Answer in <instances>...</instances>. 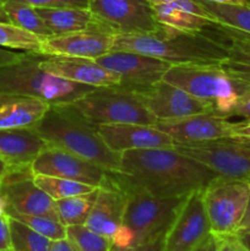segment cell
I'll return each instance as SVG.
<instances>
[{"instance_id":"cell-3","label":"cell","mask_w":250,"mask_h":251,"mask_svg":"<svg viewBox=\"0 0 250 251\" xmlns=\"http://www.w3.org/2000/svg\"><path fill=\"white\" fill-rule=\"evenodd\" d=\"M112 50L136 51L179 64L221 65L227 56L228 42L201 33H185L162 26L152 33H118Z\"/></svg>"},{"instance_id":"cell-30","label":"cell","mask_w":250,"mask_h":251,"mask_svg":"<svg viewBox=\"0 0 250 251\" xmlns=\"http://www.w3.org/2000/svg\"><path fill=\"white\" fill-rule=\"evenodd\" d=\"M10 232L12 251H49L50 249V239L38 234L12 217H10Z\"/></svg>"},{"instance_id":"cell-5","label":"cell","mask_w":250,"mask_h":251,"mask_svg":"<svg viewBox=\"0 0 250 251\" xmlns=\"http://www.w3.org/2000/svg\"><path fill=\"white\" fill-rule=\"evenodd\" d=\"M163 80L206 103L213 113L230 118L240 95L247 90L233 80L221 65L179 64L172 65Z\"/></svg>"},{"instance_id":"cell-23","label":"cell","mask_w":250,"mask_h":251,"mask_svg":"<svg viewBox=\"0 0 250 251\" xmlns=\"http://www.w3.org/2000/svg\"><path fill=\"white\" fill-rule=\"evenodd\" d=\"M46 100L20 97L0 103V130L32 129L48 112Z\"/></svg>"},{"instance_id":"cell-47","label":"cell","mask_w":250,"mask_h":251,"mask_svg":"<svg viewBox=\"0 0 250 251\" xmlns=\"http://www.w3.org/2000/svg\"><path fill=\"white\" fill-rule=\"evenodd\" d=\"M239 237L240 239L243 240V243H244V244L250 249V233H245V234L239 235Z\"/></svg>"},{"instance_id":"cell-34","label":"cell","mask_w":250,"mask_h":251,"mask_svg":"<svg viewBox=\"0 0 250 251\" xmlns=\"http://www.w3.org/2000/svg\"><path fill=\"white\" fill-rule=\"evenodd\" d=\"M29 5L32 7H88L90 0H4Z\"/></svg>"},{"instance_id":"cell-28","label":"cell","mask_w":250,"mask_h":251,"mask_svg":"<svg viewBox=\"0 0 250 251\" xmlns=\"http://www.w3.org/2000/svg\"><path fill=\"white\" fill-rule=\"evenodd\" d=\"M5 9L9 15L10 22L14 26L39 37L42 41L53 36L50 29L37 12L36 7L16 1H5Z\"/></svg>"},{"instance_id":"cell-15","label":"cell","mask_w":250,"mask_h":251,"mask_svg":"<svg viewBox=\"0 0 250 251\" xmlns=\"http://www.w3.org/2000/svg\"><path fill=\"white\" fill-rule=\"evenodd\" d=\"M95 60L119 76L120 86L132 90L147 87L163 80L164 74L172 66L168 61L126 50H110Z\"/></svg>"},{"instance_id":"cell-26","label":"cell","mask_w":250,"mask_h":251,"mask_svg":"<svg viewBox=\"0 0 250 251\" xmlns=\"http://www.w3.org/2000/svg\"><path fill=\"white\" fill-rule=\"evenodd\" d=\"M200 1L213 17L216 26H222L250 36V0L244 5Z\"/></svg>"},{"instance_id":"cell-2","label":"cell","mask_w":250,"mask_h":251,"mask_svg":"<svg viewBox=\"0 0 250 251\" xmlns=\"http://www.w3.org/2000/svg\"><path fill=\"white\" fill-rule=\"evenodd\" d=\"M43 58L33 51H6L0 58V103L12 98L33 97L50 105L65 104L96 88L46 73L41 66Z\"/></svg>"},{"instance_id":"cell-20","label":"cell","mask_w":250,"mask_h":251,"mask_svg":"<svg viewBox=\"0 0 250 251\" xmlns=\"http://www.w3.org/2000/svg\"><path fill=\"white\" fill-rule=\"evenodd\" d=\"M125 207L126 193L108 172L107 179L98 186L97 199L85 226L112 242L115 232L123 225Z\"/></svg>"},{"instance_id":"cell-10","label":"cell","mask_w":250,"mask_h":251,"mask_svg":"<svg viewBox=\"0 0 250 251\" xmlns=\"http://www.w3.org/2000/svg\"><path fill=\"white\" fill-rule=\"evenodd\" d=\"M0 194L7 203V212L46 216L58 220L55 201L37 186L31 166L10 167L0 181Z\"/></svg>"},{"instance_id":"cell-18","label":"cell","mask_w":250,"mask_h":251,"mask_svg":"<svg viewBox=\"0 0 250 251\" xmlns=\"http://www.w3.org/2000/svg\"><path fill=\"white\" fill-rule=\"evenodd\" d=\"M41 66L46 73L63 80L92 87H112L122 80L112 71L103 68L95 59L80 56L48 55L42 59Z\"/></svg>"},{"instance_id":"cell-9","label":"cell","mask_w":250,"mask_h":251,"mask_svg":"<svg viewBox=\"0 0 250 251\" xmlns=\"http://www.w3.org/2000/svg\"><path fill=\"white\" fill-rule=\"evenodd\" d=\"M180 153L196 159L218 176L250 178V145L230 137L196 144H175Z\"/></svg>"},{"instance_id":"cell-12","label":"cell","mask_w":250,"mask_h":251,"mask_svg":"<svg viewBox=\"0 0 250 251\" xmlns=\"http://www.w3.org/2000/svg\"><path fill=\"white\" fill-rule=\"evenodd\" d=\"M117 32L103 22L95 21L86 28L42 41V55H65L97 59L113 49Z\"/></svg>"},{"instance_id":"cell-16","label":"cell","mask_w":250,"mask_h":251,"mask_svg":"<svg viewBox=\"0 0 250 251\" xmlns=\"http://www.w3.org/2000/svg\"><path fill=\"white\" fill-rule=\"evenodd\" d=\"M134 91L157 122L180 119L200 113H213L206 103L164 80Z\"/></svg>"},{"instance_id":"cell-14","label":"cell","mask_w":250,"mask_h":251,"mask_svg":"<svg viewBox=\"0 0 250 251\" xmlns=\"http://www.w3.org/2000/svg\"><path fill=\"white\" fill-rule=\"evenodd\" d=\"M202 190L193 191L185 198L164 237L166 251H191L212 233Z\"/></svg>"},{"instance_id":"cell-49","label":"cell","mask_w":250,"mask_h":251,"mask_svg":"<svg viewBox=\"0 0 250 251\" xmlns=\"http://www.w3.org/2000/svg\"><path fill=\"white\" fill-rule=\"evenodd\" d=\"M5 53H6V51H5V50H1V49H0V58H1V56L4 55Z\"/></svg>"},{"instance_id":"cell-13","label":"cell","mask_w":250,"mask_h":251,"mask_svg":"<svg viewBox=\"0 0 250 251\" xmlns=\"http://www.w3.org/2000/svg\"><path fill=\"white\" fill-rule=\"evenodd\" d=\"M31 171L33 174L70 179L97 188L108 176V171L98 164L51 145H47L37 154Z\"/></svg>"},{"instance_id":"cell-4","label":"cell","mask_w":250,"mask_h":251,"mask_svg":"<svg viewBox=\"0 0 250 251\" xmlns=\"http://www.w3.org/2000/svg\"><path fill=\"white\" fill-rule=\"evenodd\" d=\"M32 129L47 145L77 154L110 173L119 171L122 153L108 149L98 134L97 126L78 114L68 103L50 105L48 112Z\"/></svg>"},{"instance_id":"cell-8","label":"cell","mask_w":250,"mask_h":251,"mask_svg":"<svg viewBox=\"0 0 250 251\" xmlns=\"http://www.w3.org/2000/svg\"><path fill=\"white\" fill-rule=\"evenodd\" d=\"M202 194L211 232L216 235L235 234L248 207L249 179L217 176Z\"/></svg>"},{"instance_id":"cell-39","label":"cell","mask_w":250,"mask_h":251,"mask_svg":"<svg viewBox=\"0 0 250 251\" xmlns=\"http://www.w3.org/2000/svg\"><path fill=\"white\" fill-rule=\"evenodd\" d=\"M232 117H242L243 119L250 120V88H247L240 95Z\"/></svg>"},{"instance_id":"cell-37","label":"cell","mask_w":250,"mask_h":251,"mask_svg":"<svg viewBox=\"0 0 250 251\" xmlns=\"http://www.w3.org/2000/svg\"><path fill=\"white\" fill-rule=\"evenodd\" d=\"M110 251H166L164 249V237L149 243H144V244L134 245V247L117 248L112 245Z\"/></svg>"},{"instance_id":"cell-42","label":"cell","mask_w":250,"mask_h":251,"mask_svg":"<svg viewBox=\"0 0 250 251\" xmlns=\"http://www.w3.org/2000/svg\"><path fill=\"white\" fill-rule=\"evenodd\" d=\"M49 251H74L73 247L69 243V240L66 239H60V240H54L51 242L50 249Z\"/></svg>"},{"instance_id":"cell-25","label":"cell","mask_w":250,"mask_h":251,"mask_svg":"<svg viewBox=\"0 0 250 251\" xmlns=\"http://www.w3.org/2000/svg\"><path fill=\"white\" fill-rule=\"evenodd\" d=\"M53 36L71 33L90 26L96 17L90 7H36Z\"/></svg>"},{"instance_id":"cell-1","label":"cell","mask_w":250,"mask_h":251,"mask_svg":"<svg viewBox=\"0 0 250 251\" xmlns=\"http://www.w3.org/2000/svg\"><path fill=\"white\" fill-rule=\"evenodd\" d=\"M109 174L124 190L142 191L154 198L188 196L205 189L218 176L174 147L123 152L119 171Z\"/></svg>"},{"instance_id":"cell-27","label":"cell","mask_w":250,"mask_h":251,"mask_svg":"<svg viewBox=\"0 0 250 251\" xmlns=\"http://www.w3.org/2000/svg\"><path fill=\"white\" fill-rule=\"evenodd\" d=\"M98 188L87 194L71 196L55 201L59 221L65 227L85 225L97 199Z\"/></svg>"},{"instance_id":"cell-21","label":"cell","mask_w":250,"mask_h":251,"mask_svg":"<svg viewBox=\"0 0 250 251\" xmlns=\"http://www.w3.org/2000/svg\"><path fill=\"white\" fill-rule=\"evenodd\" d=\"M153 11L161 26L185 33H201L206 27L216 26L213 17L200 0H174L154 5Z\"/></svg>"},{"instance_id":"cell-31","label":"cell","mask_w":250,"mask_h":251,"mask_svg":"<svg viewBox=\"0 0 250 251\" xmlns=\"http://www.w3.org/2000/svg\"><path fill=\"white\" fill-rule=\"evenodd\" d=\"M66 239L74 251H110L112 242L85 225L66 227Z\"/></svg>"},{"instance_id":"cell-46","label":"cell","mask_w":250,"mask_h":251,"mask_svg":"<svg viewBox=\"0 0 250 251\" xmlns=\"http://www.w3.org/2000/svg\"><path fill=\"white\" fill-rule=\"evenodd\" d=\"M6 208H7V203L5 201L4 196L0 194V215H7L6 213Z\"/></svg>"},{"instance_id":"cell-11","label":"cell","mask_w":250,"mask_h":251,"mask_svg":"<svg viewBox=\"0 0 250 251\" xmlns=\"http://www.w3.org/2000/svg\"><path fill=\"white\" fill-rule=\"evenodd\" d=\"M93 16L118 33H152L161 29L147 0H90Z\"/></svg>"},{"instance_id":"cell-50","label":"cell","mask_w":250,"mask_h":251,"mask_svg":"<svg viewBox=\"0 0 250 251\" xmlns=\"http://www.w3.org/2000/svg\"><path fill=\"white\" fill-rule=\"evenodd\" d=\"M0 251H12V250H0Z\"/></svg>"},{"instance_id":"cell-40","label":"cell","mask_w":250,"mask_h":251,"mask_svg":"<svg viewBox=\"0 0 250 251\" xmlns=\"http://www.w3.org/2000/svg\"><path fill=\"white\" fill-rule=\"evenodd\" d=\"M216 249H217V237L211 233L191 251H216Z\"/></svg>"},{"instance_id":"cell-45","label":"cell","mask_w":250,"mask_h":251,"mask_svg":"<svg viewBox=\"0 0 250 251\" xmlns=\"http://www.w3.org/2000/svg\"><path fill=\"white\" fill-rule=\"evenodd\" d=\"M10 166L6 163V162L4 161L2 158H0V181H1V179L4 178L5 174L7 173V171H9Z\"/></svg>"},{"instance_id":"cell-35","label":"cell","mask_w":250,"mask_h":251,"mask_svg":"<svg viewBox=\"0 0 250 251\" xmlns=\"http://www.w3.org/2000/svg\"><path fill=\"white\" fill-rule=\"evenodd\" d=\"M217 237V249L216 251H250L249 248L243 243L239 235L222 234Z\"/></svg>"},{"instance_id":"cell-43","label":"cell","mask_w":250,"mask_h":251,"mask_svg":"<svg viewBox=\"0 0 250 251\" xmlns=\"http://www.w3.org/2000/svg\"><path fill=\"white\" fill-rule=\"evenodd\" d=\"M207 2H216V4H230V5H244L249 2V0H202Z\"/></svg>"},{"instance_id":"cell-29","label":"cell","mask_w":250,"mask_h":251,"mask_svg":"<svg viewBox=\"0 0 250 251\" xmlns=\"http://www.w3.org/2000/svg\"><path fill=\"white\" fill-rule=\"evenodd\" d=\"M33 180L37 186L42 189L47 195L50 196L54 201L81 195V194H87L97 189V186L90 185V184L80 183V181L70 180V179L56 178V176H39V174H33Z\"/></svg>"},{"instance_id":"cell-44","label":"cell","mask_w":250,"mask_h":251,"mask_svg":"<svg viewBox=\"0 0 250 251\" xmlns=\"http://www.w3.org/2000/svg\"><path fill=\"white\" fill-rule=\"evenodd\" d=\"M0 22H4V24H11L9 19V15H7L6 12V9H5L4 0H0Z\"/></svg>"},{"instance_id":"cell-36","label":"cell","mask_w":250,"mask_h":251,"mask_svg":"<svg viewBox=\"0 0 250 251\" xmlns=\"http://www.w3.org/2000/svg\"><path fill=\"white\" fill-rule=\"evenodd\" d=\"M230 139L250 145V120L244 119L239 123H232Z\"/></svg>"},{"instance_id":"cell-19","label":"cell","mask_w":250,"mask_h":251,"mask_svg":"<svg viewBox=\"0 0 250 251\" xmlns=\"http://www.w3.org/2000/svg\"><path fill=\"white\" fill-rule=\"evenodd\" d=\"M97 129L108 149L117 153L130 150L169 149L175 145L169 135L154 125L109 124L100 125Z\"/></svg>"},{"instance_id":"cell-32","label":"cell","mask_w":250,"mask_h":251,"mask_svg":"<svg viewBox=\"0 0 250 251\" xmlns=\"http://www.w3.org/2000/svg\"><path fill=\"white\" fill-rule=\"evenodd\" d=\"M42 39L29 32L24 31L12 24L0 22V47L21 49L24 51L38 53L41 50Z\"/></svg>"},{"instance_id":"cell-17","label":"cell","mask_w":250,"mask_h":251,"mask_svg":"<svg viewBox=\"0 0 250 251\" xmlns=\"http://www.w3.org/2000/svg\"><path fill=\"white\" fill-rule=\"evenodd\" d=\"M154 126L173 139L175 144H196L230 136L232 123L216 113H200L173 120H158Z\"/></svg>"},{"instance_id":"cell-48","label":"cell","mask_w":250,"mask_h":251,"mask_svg":"<svg viewBox=\"0 0 250 251\" xmlns=\"http://www.w3.org/2000/svg\"><path fill=\"white\" fill-rule=\"evenodd\" d=\"M147 1H149L152 6H154V5H161V4H167V2H172V1H174V0H147Z\"/></svg>"},{"instance_id":"cell-41","label":"cell","mask_w":250,"mask_h":251,"mask_svg":"<svg viewBox=\"0 0 250 251\" xmlns=\"http://www.w3.org/2000/svg\"><path fill=\"white\" fill-rule=\"evenodd\" d=\"M249 181H250V178H249ZM245 233H250V196H249V201H248V207H247V211H245V215L244 217H243L242 222H240L239 225V228H238L235 234L242 235V234H245Z\"/></svg>"},{"instance_id":"cell-22","label":"cell","mask_w":250,"mask_h":251,"mask_svg":"<svg viewBox=\"0 0 250 251\" xmlns=\"http://www.w3.org/2000/svg\"><path fill=\"white\" fill-rule=\"evenodd\" d=\"M47 142L33 129L0 130V158L10 167L31 166Z\"/></svg>"},{"instance_id":"cell-38","label":"cell","mask_w":250,"mask_h":251,"mask_svg":"<svg viewBox=\"0 0 250 251\" xmlns=\"http://www.w3.org/2000/svg\"><path fill=\"white\" fill-rule=\"evenodd\" d=\"M0 250H12L10 217L7 215H0Z\"/></svg>"},{"instance_id":"cell-33","label":"cell","mask_w":250,"mask_h":251,"mask_svg":"<svg viewBox=\"0 0 250 251\" xmlns=\"http://www.w3.org/2000/svg\"><path fill=\"white\" fill-rule=\"evenodd\" d=\"M7 216L20 221L38 234L50 239L51 242L66 238V227L58 220L46 217V216L22 215V213L16 212H7Z\"/></svg>"},{"instance_id":"cell-7","label":"cell","mask_w":250,"mask_h":251,"mask_svg":"<svg viewBox=\"0 0 250 251\" xmlns=\"http://www.w3.org/2000/svg\"><path fill=\"white\" fill-rule=\"evenodd\" d=\"M124 191L126 207L123 226L129 228L134 235V245L166 237L186 198H154L142 191Z\"/></svg>"},{"instance_id":"cell-24","label":"cell","mask_w":250,"mask_h":251,"mask_svg":"<svg viewBox=\"0 0 250 251\" xmlns=\"http://www.w3.org/2000/svg\"><path fill=\"white\" fill-rule=\"evenodd\" d=\"M228 39V51L221 66L244 87L250 88V36L222 26H213Z\"/></svg>"},{"instance_id":"cell-6","label":"cell","mask_w":250,"mask_h":251,"mask_svg":"<svg viewBox=\"0 0 250 251\" xmlns=\"http://www.w3.org/2000/svg\"><path fill=\"white\" fill-rule=\"evenodd\" d=\"M68 104L96 126L109 124L154 125L157 122L137 93L132 88L120 85L96 87Z\"/></svg>"}]
</instances>
